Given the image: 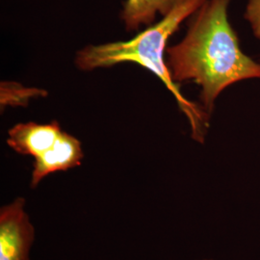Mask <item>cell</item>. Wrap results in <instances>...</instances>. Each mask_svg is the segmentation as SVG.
Returning <instances> with one entry per match:
<instances>
[{
    "label": "cell",
    "instance_id": "1",
    "mask_svg": "<svg viewBox=\"0 0 260 260\" xmlns=\"http://www.w3.org/2000/svg\"><path fill=\"white\" fill-rule=\"evenodd\" d=\"M231 0H205L194 15L185 37L167 49V65L175 83L194 81L210 114L219 94L232 84L259 78L260 64L245 55L232 27Z\"/></svg>",
    "mask_w": 260,
    "mask_h": 260
},
{
    "label": "cell",
    "instance_id": "2",
    "mask_svg": "<svg viewBox=\"0 0 260 260\" xmlns=\"http://www.w3.org/2000/svg\"><path fill=\"white\" fill-rule=\"evenodd\" d=\"M205 2V0H187L156 24L146 28L129 41L84 47L77 52L75 64L82 71H93L131 62L149 70L174 94L180 110L189 121L192 138L203 144L208 126L207 114L180 93L177 83L171 77L165 53L169 39L186 19L195 15Z\"/></svg>",
    "mask_w": 260,
    "mask_h": 260
},
{
    "label": "cell",
    "instance_id": "3",
    "mask_svg": "<svg viewBox=\"0 0 260 260\" xmlns=\"http://www.w3.org/2000/svg\"><path fill=\"white\" fill-rule=\"evenodd\" d=\"M25 204L19 197L0 209V260H31L35 228Z\"/></svg>",
    "mask_w": 260,
    "mask_h": 260
},
{
    "label": "cell",
    "instance_id": "4",
    "mask_svg": "<svg viewBox=\"0 0 260 260\" xmlns=\"http://www.w3.org/2000/svg\"><path fill=\"white\" fill-rule=\"evenodd\" d=\"M83 157L81 142L62 131L50 149L34 158L31 187L36 188L45 177L51 174L80 166Z\"/></svg>",
    "mask_w": 260,
    "mask_h": 260
},
{
    "label": "cell",
    "instance_id": "5",
    "mask_svg": "<svg viewBox=\"0 0 260 260\" xmlns=\"http://www.w3.org/2000/svg\"><path fill=\"white\" fill-rule=\"evenodd\" d=\"M61 132L56 121L45 124L32 121L19 123L9 130L7 144L19 154L36 158L53 146Z\"/></svg>",
    "mask_w": 260,
    "mask_h": 260
},
{
    "label": "cell",
    "instance_id": "6",
    "mask_svg": "<svg viewBox=\"0 0 260 260\" xmlns=\"http://www.w3.org/2000/svg\"><path fill=\"white\" fill-rule=\"evenodd\" d=\"M187 0H126L121 19L128 31L153 22L157 15L165 17Z\"/></svg>",
    "mask_w": 260,
    "mask_h": 260
},
{
    "label": "cell",
    "instance_id": "7",
    "mask_svg": "<svg viewBox=\"0 0 260 260\" xmlns=\"http://www.w3.org/2000/svg\"><path fill=\"white\" fill-rule=\"evenodd\" d=\"M245 19L250 23L253 35L260 40V0H249Z\"/></svg>",
    "mask_w": 260,
    "mask_h": 260
},
{
    "label": "cell",
    "instance_id": "8",
    "mask_svg": "<svg viewBox=\"0 0 260 260\" xmlns=\"http://www.w3.org/2000/svg\"><path fill=\"white\" fill-rule=\"evenodd\" d=\"M200 260H213V259H200Z\"/></svg>",
    "mask_w": 260,
    "mask_h": 260
}]
</instances>
